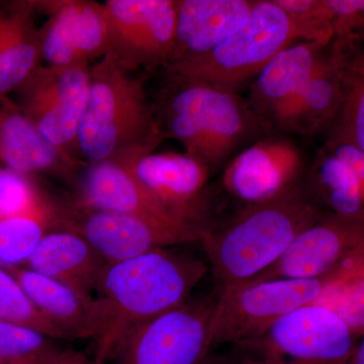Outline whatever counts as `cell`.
<instances>
[{"instance_id": "27", "label": "cell", "mask_w": 364, "mask_h": 364, "mask_svg": "<svg viewBox=\"0 0 364 364\" xmlns=\"http://www.w3.org/2000/svg\"><path fill=\"white\" fill-rule=\"evenodd\" d=\"M0 322L33 330L53 340H69L4 267H0Z\"/></svg>"}, {"instance_id": "19", "label": "cell", "mask_w": 364, "mask_h": 364, "mask_svg": "<svg viewBox=\"0 0 364 364\" xmlns=\"http://www.w3.org/2000/svg\"><path fill=\"white\" fill-rule=\"evenodd\" d=\"M256 1L177 0L176 49L171 65L205 54L222 44L246 23Z\"/></svg>"}, {"instance_id": "31", "label": "cell", "mask_w": 364, "mask_h": 364, "mask_svg": "<svg viewBox=\"0 0 364 364\" xmlns=\"http://www.w3.org/2000/svg\"><path fill=\"white\" fill-rule=\"evenodd\" d=\"M53 207L45 205L32 183L23 174L0 171V219L42 215L52 220Z\"/></svg>"}, {"instance_id": "5", "label": "cell", "mask_w": 364, "mask_h": 364, "mask_svg": "<svg viewBox=\"0 0 364 364\" xmlns=\"http://www.w3.org/2000/svg\"><path fill=\"white\" fill-rule=\"evenodd\" d=\"M299 42L293 23L275 0H257L246 23L212 51L181 60L163 72L198 79L236 92L270 60Z\"/></svg>"}, {"instance_id": "9", "label": "cell", "mask_w": 364, "mask_h": 364, "mask_svg": "<svg viewBox=\"0 0 364 364\" xmlns=\"http://www.w3.org/2000/svg\"><path fill=\"white\" fill-rule=\"evenodd\" d=\"M359 338L337 314L310 304L277 321L245 347L269 364H353Z\"/></svg>"}, {"instance_id": "17", "label": "cell", "mask_w": 364, "mask_h": 364, "mask_svg": "<svg viewBox=\"0 0 364 364\" xmlns=\"http://www.w3.org/2000/svg\"><path fill=\"white\" fill-rule=\"evenodd\" d=\"M329 45L294 43L273 57L251 81L246 102L270 134L277 117L308 82Z\"/></svg>"}, {"instance_id": "8", "label": "cell", "mask_w": 364, "mask_h": 364, "mask_svg": "<svg viewBox=\"0 0 364 364\" xmlns=\"http://www.w3.org/2000/svg\"><path fill=\"white\" fill-rule=\"evenodd\" d=\"M107 54L127 70H166L176 49L177 0H107Z\"/></svg>"}, {"instance_id": "6", "label": "cell", "mask_w": 364, "mask_h": 364, "mask_svg": "<svg viewBox=\"0 0 364 364\" xmlns=\"http://www.w3.org/2000/svg\"><path fill=\"white\" fill-rule=\"evenodd\" d=\"M328 274L314 279L249 280L220 289L210 327L213 348L260 338L287 314L315 303Z\"/></svg>"}, {"instance_id": "29", "label": "cell", "mask_w": 364, "mask_h": 364, "mask_svg": "<svg viewBox=\"0 0 364 364\" xmlns=\"http://www.w3.org/2000/svg\"><path fill=\"white\" fill-rule=\"evenodd\" d=\"M58 350L54 340L41 333L0 322V364H39Z\"/></svg>"}, {"instance_id": "21", "label": "cell", "mask_w": 364, "mask_h": 364, "mask_svg": "<svg viewBox=\"0 0 364 364\" xmlns=\"http://www.w3.org/2000/svg\"><path fill=\"white\" fill-rule=\"evenodd\" d=\"M0 162L23 176L69 174L80 164L48 142L9 95H0Z\"/></svg>"}, {"instance_id": "30", "label": "cell", "mask_w": 364, "mask_h": 364, "mask_svg": "<svg viewBox=\"0 0 364 364\" xmlns=\"http://www.w3.org/2000/svg\"><path fill=\"white\" fill-rule=\"evenodd\" d=\"M287 14L299 42L329 45L334 31L326 0H275Z\"/></svg>"}, {"instance_id": "33", "label": "cell", "mask_w": 364, "mask_h": 364, "mask_svg": "<svg viewBox=\"0 0 364 364\" xmlns=\"http://www.w3.org/2000/svg\"><path fill=\"white\" fill-rule=\"evenodd\" d=\"M238 350L230 355H210L203 364H269L245 347L237 346Z\"/></svg>"}, {"instance_id": "25", "label": "cell", "mask_w": 364, "mask_h": 364, "mask_svg": "<svg viewBox=\"0 0 364 364\" xmlns=\"http://www.w3.org/2000/svg\"><path fill=\"white\" fill-rule=\"evenodd\" d=\"M332 50L341 77L343 102L331 130L343 134L364 152V39L335 37Z\"/></svg>"}, {"instance_id": "34", "label": "cell", "mask_w": 364, "mask_h": 364, "mask_svg": "<svg viewBox=\"0 0 364 364\" xmlns=\"http://www.w3.org/2000/svg\"><path fill=\"white\" fill-rule=\"evenodd\" d=\"M39 364H102L97 360H91L82 354L73 351L59 350L45 358Z\"/></svg>"}, {"instance_id": "11", "label": "cell", "mask_w": 364, "mask_h": 364, "mask_svg": "<svg viewBox=\"0 0 364 364\" xmlns=\"http://www.w3.org/2000/svg\"><path fill=\"white\" fill-rule=\"evenodd\" d=\"M90 68L41 65L14 90L16 104L41 135L77 161L78 131L90 91Z\"/></svg>"}, {"instance_id": "36", "label": "cell", "mask_w": 364, "mask_h": 364, "mask_svg": "<svg viewBox=\"0 0 364 364\" xmlns=\"http://www.w3.org/2000/svg\"><path fill=\"white\" fill-rule=\"evenodd\" d=\"M0 171H1V169H0Z\"/></svg>"}, {"instance_id": "10", "label": "cell", "mask_w": 364, "mask_h": 364, "mask_svg": "<svg viewBox=\"0 0 364 364\" xmlns=\"http://www.w3.org/2000/svg\"><path fill=\"white\" fill-rule=\"evenodd\" d=\"M215 298L189 299L139 326L117 348L116 364H203L213 349Z\"/></svg>"}, {"instance_id": "18", "label": "cell", "mask_w": 364, "mask_h": 364, "mask_svg": "<svg viewBox=\"0 0 364 364\" xmlns=\"http://www.w3.org/2000/svg\"><path fill=\"white\" fill-rule=\"evenodd\" d=\"M78 203L86 207L134 215L148 221L191 225L174 215L130 170L117 162L88 164Z\"/></svg>"}, {"instance_id": "12", "label": "cell", "mask_w": 364, "mask_h": 364, "mask_svg": "<svg viewBox=\"0 0 364 364\" xmlns=\"http://www.w3.org/2000/svg\"><path fill=\"white\" fill-rule=\"evenodd\" d=\"M306 169L299 146L289 136L272 134L251 144L227 163L222 186L243 208L291 191L303 181Z\"/></svg>"}, {"instance_id": "7", "label": "cell", "mask_w": 364, "mask_h": 364, "mask_svg": "<svg viewBox=\"0 0 364 364\" xmlns=\"http://www.w3.org/2000/svg\"><path fill=\"white\" fill-rule=\"evenodd\" d=\"M52 227L82 237L109 263L200 241L203 234L198 228L183 223L148 221L78 202L65 208L53 207Z\"/></svg>"}, {"instance_id": "13", "label": "cell", "mask_w": 364, "mask_h": 364, "mask_svg": "<svg viewBox=\"0 0 364 364\" xmlns=\"http://www.w3.org/2000/svg\"><path fill=\"white\" fill-rule=\"evenodd\" d=\"M363 253L364 217L325 214L299 235L275 264L250 280L324 277Z\"/></svg>"}, {"instance_id": "15", "label": "cell", "mask_w": 364, "mask_h": 364, "mask_svg": "<svg viewBox=\"0 0 364 364\" xmlns=\"http://www.w3.org/2000/svg\"><path fill=\"white\" fill-rule=\"evenodd\" d=\"M49 18L41 28L43 61L49 66L90 67L107 54L104 4L87 0L41 2Z\"/></svg>"}, {"instance_id": "24", "label": "cell", "mask_w": 364, "mask_h": 364, "mask_svg": "<svg viewBox=\"0 0 364 364\" xmlns=\"http://www.w3.org/2000/svg\"><path fill=\"white\" fill-rule=\"evenodd\" d=\"M26 293L71 339H92L95 334V299L31 268L7 267Z\"/></svg>"}, {"instance_id": "32", "label": "cell", "mask_w": 364, "mask_h": 364, "mask_svg": "<svg viewBox=\"0 0 364 364\" xmlns=\"http://www.w3.org/2000/svg\"><path fill=\"white\" fill-rule=\"evenodd\" d=\"M334 37L364 39V0H326Z\"/></svg>"}, {"instance_id": "1", "label": "cell", "mask_w": 364, "mask_h": 364, "mask_svg": "<svg viewBox=\"0 0 364 364\" xmlns=\"http://www.w3.org/2000/svg\"><path fill=\"white\" fill-rule=\"evenodd\" d=\"M207 270L203 261L168 248L109 263L93 298L95 360L107 363L134 329L186 303Z\"/></svg>"}, {"instance_id": "2", "label": "cell", "mask_w": 364, "mask_h": 364, "mask_svg": "<svg viewBox=\"0 0 364 364\" xmlns=\"http://www.w3.org/2000/svg\"><path fill=\"white\" fill-rule=\"evenodd\" d=\"M152 100L163 141L174 139L184 153L203 163L210 173L240 151L272 135L245 97L198 79L164 72Z\"/></svg>"}, {"instance_id": "28", "label": "cell", "mask_w": 364, "mask_h": 364, "mask_svg": "<svg viewBox=\"0 0 364 364\" xmlns=\"http://www.w3.org/2000/svg\"><path fill=\"white\" fill-rule=\"evenodd\" d=\"M52 220L42 215H21L0 219V267L28 262Z\"/></svg>"}, {"instance_id": "4", "label": "cell", "mask_w": 364, "mask_h": 364, "mask_svg": "<svg viewBox=\"0 0 364 364\" xmlns=\"http://www.w3.org/2000/svg\"><path fill=\"white\" fill-rule=\"evenodd\" d=\"M90 91L79 126V155L90 163L149 154L163 142L145 74L105 54L90 68Z\"/></svg>"}, {"instance_id": "35", "label": "cell", "mask_w": 364, "mask_h": 364, "mask_svg": "<svg viewBox=\"0 0 364 364\" xmlns=\"http://www.w3.org/2000/svg\"><path fill=\"white\" fill-rule=\"evenodd\" d=\"M353 364H364V332L359 338L358 348H356L355 356H354Z\"/></svg>"}, {"instance_id": "22", "label": "cell", "mask_w": 364, "mask_h": 364, "mask_svg": "<svg viewBox=\"0 0 364 364\" xmlns=\"http://www.w3.org/2000/svg\"><path fill=\"white\" fill-rule=\"evenodd\" d=\"M28 264L31 269L93 298L109 263L79 235L53 230L43 237Z\"/></svg>"}, {"instance_id": "16", "label": "cell", "mask_w": 364, "mask_h": 364, "mask_svg": "<svg viewBox=\"0 0 364 364\" xmlns=\"http://www.w3.org/2000/svg\"><path fill=\"white\" fill-rule=\"evenodd\" d=\"M304 183L324 214L364 217V152L340 132H329Z\"/></svg>"}, {"instance_id": "20", "label": "cell", "mask_w": 364, "mask_h": 364, "mask_svg": "<svg viewBox=\"0 0 364 364\" xmlns=\"http://www.w3.org/2000/svg\"><path fill=\"white\" fill-rule=\"evenodd\" d=\"M342 102V81L331 43L308 82L277 117L272 134L313 136L326 131L329 133L338 119Z\"/></svg>"}, {"instance_id": "26", "label": "cell", "mask_w": 364, "mask_h": 364, "mask_svg": "<svg viewBox=\"0 0 364 364\" xmlns=\"http://www.w3.org/2000/svg\"><path fill=\"white\" fill-rule=\"evenodd\" d=\"M313 304L337 314L360 338L364 332V253L330 272L322 294Z\"/></svg>"}, {"instance_id": "14", "label": "cell", "mask_w": 364, "mask_h": 364, "mask_svg": "<svg viewBox=\"0 0 364 364\" xmlns=\"http://www.w3.org/2000/svg\"><path fill=\"white\" fill-rule=\"evenodd\" d=\"M174 215L205 232L208 228L205 189L210 171L189 155L149 153L119 161Z\"/></svg>"}, {"instance_id": "23", "label": "cell", "mask_w": 364, "mask_h": 364, "mask_svg": "<svg viewBox=\"0 0 364 364\" xmlns=\"http://www.w3.org/2000/svg\"><path fill=\"white\" fill-rule=\"evenodd\" d=\"M39 2L0 1V95H9L42 65Z\"/></svg>"}, {"instance_id": "3", "label": "cell", "mask_w": 364, "mask_h": 364, "mask_svg": "<svg viewBox=\"0 0 364 364\" xmlns=\"http://www.w3.org/2000/svg\"><path fill=\"white\" fill-rule=\"evenodd\" d=\"M323 215L303 179L284 195L241 208L208 228L200 242L218 289L248 282L272 267Z\"/></svg>"}]
</instances>
